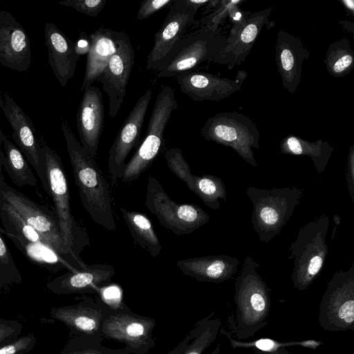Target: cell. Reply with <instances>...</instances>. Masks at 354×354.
<instances>
[{"label":"cell","instance_id":"cell-29","mask_svg":"<svg viewBox=\"0 0 354 354\" xmlns=\"http://www.w3.org/2000/svg\"><path fill=\"white\" fill-rule=\"evenodd\" d=\"M8 237L29 261L41 268L53 272L63 269L77 271L53 248L43 242H31L12 236Z\"/></svg>","mask_w":354,"mask_h":354},{"label":"cell","instance_id":"cell-44","mask_svg":"<svg viewBox=\"0 0 354 354\" xmlns=\"http://www.w3.org/2000/svg\"><path fill=\"white\" fill-rule=\"evenodd\" d=\"M346 180L350 198L354 202V146L351 147L348 156Z\"/></svg>","mask_w":354,"mask_h":354},{"label":"cell","instance_id":"cell-45","mask_svg":"<svg viewBox=\"0 0 354 354\" xmlns=\"http://www.w3.org/2000/svg\"><path fill=\"white\" fill-rule=\"evenodd\" d=\"M186 3L188 6H189L194 10L198 11V8L205 4L209 3L210 1L208 0H203V1H196V0H185Z\"/></svg>","mask_w":354,"mask_h":354},{"label":"cell","instance_id":"cell-47","mask_svg":"<svg viewBox=\"0 0 354 354\" xmlns=\"http://www.w3.org/2000/svg\"><path fill=\"white\" fill-rule=\"evenodd\" d=\"M342 3L347 8L348 10H350L352 13H353V1L351 0L348 1H342Z\"/></svg>","mask_w":354,"mask_h":354},{"label":"cell","instance_id":"cell-18","mask_svg":"<svg viewBox=\"0 0 354 354\" xmlns=\"http://www.w3.org/2000/svg\"><path fill=\"white\" fill-rule=\"evenodd\" d=\"M165 158L173 174L184 182L208 207L218 210L219 199L227 203V191L223 181L213 174L194 175L180 149H168L165 153Z\"/></svg>","mask_w":354,"mask_h":354},{"label":"cell","instance_id":"cell-25","mask_svg":"<svg viewBox=\"0 0 354 354\" xmlns=\"http://www.w3.org/2000/svg\"><path fill=\"white\" fill-rule=\"evenodd\" d=\"M44 38L50 66L59 84L65 86L73 77L80 56L75 44L49 21L44 25Z\"/></svg>","mask_w":354,"mask_h":354},{"label":"cell","instance_id":"cell-36","mask_svg":"<svg viewBox=\"0 0 354 354\" xmlns=\"http://www.w3.org/2000/svg\"><path fill=\"white\" fill-rule=\"evenodd\" d=\"M0 227V295L7 294L22 283L23 279Z\"/></svg>","mask_w":354,"mask_h":354},{"label":"cell","instance_id":"cell-4","mask_svg":"<svg viewBox=\"0 0 354 354\" xmlns=\"http://www.w3.org/2000/svg\"><path fill=\"white\" fill-rule=\"evenodd\" d=\"M329 218L322 214L301 227L289 248L293 261L291 281L299 291L307 289L320 274L326 261Z\"/></svg>","mask_w":354,"mask_h":354},{"label":"cell","instance_id":"cell-10","mask_svg":"<svg viewBox=\"0 0 354 354\" xmlns=\"http://www.w3.org/2000/svg\"><path fill=\"white\" fill-rule=\"evenodd\" d=\"M145 205L160 224L177 236L192 233L209 221V214L195 204H178L166 193L159 181L149 176Z\"/></svg>","mask_w":354,"mask_h":354},{"label":"cell","instance_id":"cell-2","mask_svg":"<svg viewBox=\"0 0 354 354\" xmlns=\"http://www.w3.org/2000/svg\"><path fill=\"white\" fill-rule=\"evenodd\" d=\"M257 263L250 255L243 261L234 281L235 312L227 317L229 332L238 340L252 337L266 327L271 308L270 289L262 279Z\"/></svg>","mask_w":354,"mask_h":354},{"label":"cell","instance_id":"cell-1","mask_svg":"<svg viewBox=\"0 0 354 354\" xmlns=\"http://www.w3.org/2000/svg\"><path fill=\"white\" fill-rule=\"evenodd\" d=\"M61 128L84 208L96 224L106 230H115L112 198L106 177L95 158L83 149L66 120H62Z\"/></svg>","mask_w":354,"mask_h":354},{"label":"cell","instance_id":"cell-35","mask_svg":"<svg viewBox=\"0 0 354 354\" xmlns=\"http://www.w3.org/2000/svg\"><path fill=\"white\" fill-rule=\"evenodd\" d=\"M219 333L223 335L233 348H252L264 352L275 351L288 346H299L303 348L316 349L323 344L321 341L307 339L302 341L279 342L270 338H260L253 341H242L234 339L232 334L221 326Z\"/></svg>","mask_w":354,"mask_h":354},{"label":"cell","instance_id":"cell-32","mask_svg":"<svg viewBox=\"0 0 354 354\" xmlns=\"http://www.w3.org/2000/svg\"><path fill=\"white\" fill-rule=\"evenodd\" d=\"M2 143L6 151V163L3 169L12 182L18 187H35L37 184V178L19 149L9 140L4 133L2 136Z\"/></svg>","mask_w":354,"mask_h":354},{"label":"cell","instance_id":"cell-20","mask_svg":"<svg viewBox=\"0 0 354 354\" xmlns=\"http://www.w3.org/2000/svg\"><path fill=\"white\" fill-rule=\"evenodd\" d=\"M82 299L77 304L51 308L50 317L66 326L73 335L102 337V324L109 307L101 301Z\"/></svg>","mask_w":354,"mask_h":354},{"label":"cell","instance_id":"cell-9","mask_svg":"<svg viewBox=\"0 0 354 354\" xmlns=\"http://www.w3.org/2000/svg\"><path fill=\"white\" fill-rule=\"evenodd\" d=\"M207 140L232 148L252 167L257 163L252 149H259L260 133L248 117L236 112H223L209 118L201 131Z\"/></svg>","mask_w":354,"mask_h":354},{"label":"cell","instance_id":"cell-14","mask_svg":"<svg viewBox=\"0 0 354 354\" xmlns=\"http://www.w3.org/2000/svg\"><path fill=\"white\" fill-rule=\"evenodd\" d=\"M152 93V89L148 88L139 97L119 129L109 151L108 170L113 181L121 178L127 156L140 144L142 125Z\"/></svg>","mask_w":354,"mask_h":354},{"label":"cell","instance_id":"cell-13","mask_svg":"<svg viewBox=\"0 0 354 354\" xmlns=\"http://www.w3.org/2000/svg\"><path fill=\"white\" fill-rule=\"evenodd\" d=\"M135 62V54L128 35L120 33L117 52L109 59L97 77L109 97V115L114 118L126 95V88Z\"/></svg>","mask_w":354,"mask_h":354},{"label":"cell","instance_id":"cell-46","mask_svg":"<svg viewBox=\"0 0 354 354\" xmlns=\"http://www.w3.org/2000/svg\"><path fill=\"white\" fill-rule=\"evenodd\" d=\"M253 354H290L289 351L286 348H281L275 351L272 352H264L260 351H255Z\"/></svg>","mask_w":354,"mask_h":354},{"label":"cell","instance_id":"cell-23","mask_svg":"<svg viewBox=\"0 0 354 354\" xmlns=\"http://www.w3.org/2000/svg\"><path fill=\"white\" fill-rule=\"evenodd\" d=\"M115 274L114 268L109 264L86 265L77 271H67L48 281L46 288L56 295L84 294L97 292L110 284Z\"/></svg>","mask_w":354,"mask_h":354},{"label":"cell","instance_id":"cell-24","mask_svg":"<svg viewBox=\"0 0 354 354\" xmlns=\"http://www.w3.org/2000/svg\"><path fill=\"white\" fill-rule=\"evenodd\" d=\"M310 52L300 39L284 30H279L275 44V57L282 86L294 93L301 82L304 62Z\"/></svg>","mask_w":354,"mask_h":354},{"label":"cell","instance_id":"cell-37","mask_svg":"<svg viewBox=\"0 0 354 354\" xmlns=\"http://www.w3.org/2000/svg\"><path fill=\"white\" fill-rule=\"evenodd\" d=\"M102 337L72 335L64 346L59 354H131L125 350H113L104 346Z\"/></svg>","mask_w":354,"mask_h":354},{"label":"cell","instance_id":"cell-30","mask_svg":"<svg viewBox=\"0 0 354 354\" xmlns=\"http://www.w3.org/2000/svg\"><path fill=\"white\" fill-rule=\"evenodd\" d=\"M120 212L134 241L153 257H156L162 247L149 218L141 212L124 207H120Z\"/></svg>","mask_w":354,"mask_h":354},{"label":"cell","instance_id":"cell-15","mask_svg":"<svg viewBox=\"0 0 354 354\" xmlns=\"http://www.w3.org/2000/svg\"><path fill=\"white\" fill-rule=\"evenodd\" d=\"M2 109L12 129V137L28 163L32 165L45 191L47 182L41 147L35 136V130L30 118L8 93H4Z\"/></svg>","mask_w":354,"mask_h":354},{"label":"cell","instance_id":"cell-12","mask_svg":"<svg viewBox=\"0 0 354 354\" xmlns=\"http://www.w3.org/2000/svg\"><path fill=\"white\" fill-rule=\"evenodd\" d=\"M154 322L149 318L132 314L124 308L109 309L104 319L101 335L126 344L130 353H146L154 343L152 331Z\"/></svg>","mask_w":354,"mask_h":354},{"label":"cell","instance_id":"cell-43","mask_svg":"<svg viewBox=\"0 0 354 354\" xmlns=\"http://www.w3.org/2000/svg\"><path fill=\"white\" fill-rule=\"evenodd\" d=\"M173 0H145L143 1L137 12V18L143 20L149 18L155 12L167 5L173 3Z\"/></svg>","mask_w":354,"mask_h":354},{"label":"cell","instance_id":"cell-27","mask_svg":"<svg viewBox=\"0 0 354 354\" xmlns=\"http://www.w3.org/2000/svg\"><path fill=\"white\" fill-rule=\"evenodd\" d=\"M176 264L184 274L196 281L222 283L232 279L240 261L234 257L212 255L180 260Z\"/></svg>","mask_w":354,"mask_h":354},{"label":"cell","instance_id":"cell-34","mask_svg":"<svg viewBox=\"0 0 354 354\" xmlns=\"http://www.w3.org/2000/svg\"><path fill=\"white\" fill-rule=\"evenodd\" d=\"M324 63L328 72L334 77H342L349 73L354 66V51L350 42L343 38L331 44Z\"/></svg>","mask_w":354,"mask_h":354},{"label":"cell","instance_id":"cell-39","mask_svg":"<svg viewBox=\"0 0 354 354\" xmlns=\"http://www.w3.org/2000/svg\"><path fill=\"white\" fill-rule=\"evenodd\" d=\"M241 2L239 1H221V6L214 12L209 15L203 17L201 20V26H207L212 30L218 29V26L221 24L226 16L230 14L231 12H234L237 8L239 3Z\"/></svg>","mask_w":354,"mask_h":354},{"label":"cell","instance_id":"cell-38","mask_svg":"<svg viewBox=\"0 0 354 354\" xmlns=\"http://www.w3.org/2000/svg\"><path fill=\"white\" fill-rule=\"evenodd\" d=\"M36 338L33 333L19 335L0 346V354H27L34 349Z\"/></svg>","mask_w":354,"mask_h":354},{"label":"cell","instance_id":"cell-17","mask_svg":"<svg viewBox=\"0 0 354 354\" xmlns=\"http://www.w3.org/2000/svg\"><path fill=\"white\" fill-rule=\"evenodd\" d=\"M196 12L185 0L173 1L165 19L155 34L153 46L147 57V70H156L174 46L184 37Z\"/></svg>","mask_w":354,"mask_h":354},{"label":"cell","instance_id":"cell-22","mask_svg":"<svg viewBox=\"0 0 354 354\" xmlns=\"http://www.w3.org/2000/svg\"><path fill=\"white\" fill-rule=\"evenodd\" d=\"M104 105L102 93L93 85L84 91L77 112L76 124L82 147L95 159L104 129Z\"/></svg>","mask_w":354,"mask_h":354},{"label":"cell","instance_id":"cell-48","mask_svg":"<svg viewBox=\"0 0 354 354\" xmlns=\"http://www.w3.org/2000/svg\"><path fill=\"white\" fill-rule=\"evenodd\" d=\"M0 1H1V0H0Z\"/></svg>","mask_w":354,"mask_h":354},{"label":"cell","instance_id":"cell-21","mask_svg":"<svg viewBox=\"0 0 354 354\" xmlns=\"http://www.w3.org/2000/svg\"><path fill=\"white\" fill-rule=\"evenodd\" d=\"M30 63V39L26 30L10 12L0 11V64L25 72Z\"/></svg>","mask_w":354,"mask_h":354},{"label":"cell","instance_id":"cell-42","mask_svg":"<svg viewBox=\"0 0 354 354\" xmlns=\"http://www.w3.org/2000/svg\"><path fill=\"white\" fill-rule=\"evenodd\" d=\"M23 324L15 319L0 318V346L19 336Z\"/></svg>","mask_w":354,"mask_h":354},{"label":"cell","instance_id":"cell-11","mask_svg":"<svg viewBox=\"0 0 354 354\" xmlns=\"http://www.w3.org/2000/svg\"><path fill=\"white\" fill-rule=\"evenodd\" d=\"M318 319L328 332L354 330V263L334 273L322 295Z\"/></svg>","mask_w":354,"mask_h":354},{"label":"cell","instance_id":"cell-41","mask_svg":"<svg viewBox=\"0 0 354 354\" xmlns=\"http://www.w3.org/2000/svg\"><path fill=\"white\" fill-rule=\"evenodd\" d=\"M102 301L110 308L114 310L124 308L122 302V292L121 288L117 284H109L98 289Z\"/></svg>","mask_w":354,"mask_h":354},{"label":"cell","instance_id":"cell-6","mask_svg":"<svg viewBox=\"0 0 354 354\" xmlns=\"http://www.w3.org/2000/svg\"><path fill=\"white\" fill-rule=\"evenodd\" d=\"M219 29L201 26L180 39L156 68L158 77H174L205 62H215L225 44Z\"/></svg>","mask_w":354,"mask_h":354},{"label":"cell","instance_id":"cell-16","mask_svg":"<svg viewBox=\"0 0 354 354\" xmlns=\"http://www.w3.org/2000/svg\"><path fill=\"white\" fill-rule=\"evenodd\" d=\"M271 12L272 8H268L234 21L226 37L225 44L215 62L227 65L229 70L243 62L263 27L269 23L268 17Z\"/></svg>","mask_w":354,"mask_h":354},{"label":"cell","instance_id":"cell-7","mask_svg":"<svg viewBox=\"0 0 354 354\" xmlns=\"http://www.w3.org/2000/svg\"><path fill=\"white\" fill-rule=\"evenodd\" d=\"M0 196L38 232L44 243L53 248L75 269L80 270L86 266L64 243L55 212L10 187L5 181L2 173L0 174Z\"/></svg>","mask_w":354,"mask_h":354},{"label":"cell","instance_id":"cell-33","mask_svg":"<svg viewBox=\"0 0 354 354\" xmlns=\"http://www.w3.org/2000/svg\"><path fill=\"white\" fill-rule=\"evenodd\" d=\"M0 218L3 227V234L7 237L12 236L31 242H43L38 232L29 225L17 210L1 196Z\"/></svg>","mask_w":354,"mask_h":354},{"label":"cell","instance_id":"cell-26","mask_svg":"<svg viewBox=\"0 0 354 354\" xmlns=\"http://www.w3.org/2000/svg\"><path fill=\"white\" fill-rule=\"evenodd\" d=\"M121 32L100 27L88 37L86 68L81 91L91 88L119 46Z\"/></svg>","mask_w":354,"mask_h":354},{"label":"cell","instance_id":"cell-40","mask_svg":"<svg viewBox=\"0 0 354 354\" xmlns=\"http://www.w3.org/2000/svg\"><path fill=\"white\" fill-rule=\"evenodd\" d=\"M106 2L107 0H66L59 2V4L71 7L89 17H97Z\"/></svg>","mask_w":354,"mask_h":354},{"label":"cell","instance_id":"cell-19","mask_svg":"<svg viewBox=\"0 0 354 354\" xmlns=\"http://www.w3.org/2000/svg\"><path fill=\"white\" fill-rule=\"evenodd\" d=\"M247 77L239 71L235 80L205 72L188 71L176 76L180 91L196 102L220 101L239 91Z\"/></svg>","mask_w":354,"mask_h":354},{"label":"cell","instance_id":"cell-8","mask_svg":"<svg viewBox=\"0 0 354 354\" xmlns=\"http://www.w3.org/2000/svg\"><path fill=\"white\" fill-rule=\"evenodd\" d=\"M178 109L174 90L167 85L161 86L149 120L145 137L126 163L122 182L129 183L137 180L152 164L159 153L165 129L174 111Z\"/></svg>","mask_w":354,"mask_h":354},{"label":"cell","instance_id":"cell-3","mask_svg":"<svg viewBox=\"0 0 354 354\" xmlns=\"http://www.w3.org/2000/svg\"><path fill=\"white\" fill-rule=\"evenodd\" d=\"M39 140L47 182L46 192L53 200L63 241L73 254L82 261L80 252L89 245L88 236L72 214L68 185L62 158L42 138Z\"/></svg>","mask_w":354,"mask_h":354},{"label":"cell","instance_id":"cell-28","mask_svg":"<svg viewBox=\"0 0 354 354\" xmlns=\"http://www.w3.org/2000/svg\"><path fill=\"white\" fill-rule=\"evenodd\" d=\"M280 149L283 154L310 157L319 174L325 171L333 151V146L328 142L320 139L310 142L294 135H289L283 139Z\"/></svg>","mask_w":354,"mask_h":354},{"label":"cell","instance_id":"cell-5","mask_svg":"<svg viewBox=\"0 0 354 354\" xmlns=\"http://www.w3.org/2000/svg\"><path fill=\"white\" fill-rule=\"evenodd\" d=\"M245 192L252 203V227L261 243H268L279 234L304 194L303 189L297 187L270 189L249 187Z\"/></svg>","mask_w":354,"mask_h":354},{"label":"cell","instance_id":"cell-31","mask_svg":"<svg viewBox=\"0 0 354 354\" xmlns=\"http://www.w3.org/2000/svg\"><path fill=\"white\" fill-rule=\"evenodd\" d=\"M215 312L198 322L189 335L183 342V348L180 354H203V352L216 339L221 328L219 318H213Z\"/></svg>","mask_w":354,"mask_h":354}]
</instances>
